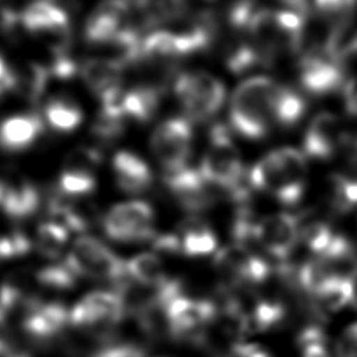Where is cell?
Wrapping results in <instances>:
<instances>
[{"mask_svg": "<svg viewBox=\"0 0 357 357\" xmlns=\"http://www.w3.org/2000/svg\"><path fill=\"white\" fill-rule=\"evenodd\" d=\"M305 155L291 146L278 148L261 158L247 174L250 187L271 194L283 205L297 204L305 191Z\"/></svg>", "mask_w": 357, "mask_h": 357, "instance_id": "cell-1", "label": "cell"}, {"mask_svg": "<svg viewBox=\"0 0 357 357\" xmlns=\"http://www.w3.org/2000/svg\"><path fill=\"white\" fill-rule=\"evenodd\" d=\"M198 170L213 188L225 191L236 205L250 202V184L244 181L245 169L226 124L216 123L211 127L209 145Z\"/></svg>", "mask_w": 357, "mask_h": 357, "instance_id": "cell-2", "label": "cell"}, {"mask_svg": "<svg viewBox=\"0 0 357 357\" xmlns=\"http://www.w3.org/2000/svg\"><path fill=\"white\" fill-rule=\"evenodd\" d=\"M276 84L265 75L244 79L236 86L229 105L231 128L244 138L261 139L269 131L271 99Z\"/></svg>", "mask_w": 357, "mask_h": 357, "instance_id": "cell-3", "label": "cell"}, {"mask_svg": "<svg viewBox=\"0 0 357 357\" xmlns=\"http://www.w3.org/2000/svg\"><path fill=\"white\" fill-rule=\"evenodd\" d=\"M64 261L78 276L110 282L114 289L130 280L126 262L92 236H79Z\"/></svg>", "mask_w": 357, "mask_h": 357, "instance_id": "cell-4", "label": "cell"}, {"mask_svg": "<svg viewBox=\"0 0 357 357\" xmlns=\"http://www.w3.org/2000/svg\"><path fill=\"white\" fill-rule=\"evenodd\" d=\"M173 89L187 117L201 123L212 119L226 99L223 82L206 71L181 73L174 79Z\"/></svg>", "mask_w": 357, "mask_h": 357, "instance_id": "cell-5", "label": "cell"}, {"mask_svg": "<svg viewBox=\"0 0 357 357\" xmlns=\"http://www.w3.org/2000/svg\"><path fill=\"white\" fill-rule=\"evenodd\" d=\"M155 212L145 201H127L112 206L102 219L105 234L117 243H141L156 236Z\"/></svg>", "mask_w": 357, "mask_h": 357, "instance_id": "cell-6", "label": "cell"}, {"mask_svg": "<svg viewBox=\"0 0 357 357\" xmlns=\"http://www.w3.org/2000/svg\"><path fill=\"white\" fill-rule=\"evenodd\" d=\"M149 145L163 172L187 166L192 149V127L190 120L184 117L163 120L153 130Z\"/></svg>", "mask_w": 357, "mask_h": 357, "instance_id": "cell-7", "label": "cell"}, {"mask_svg": "<svg viewBox=\"0 0 357 357\" xmlns=\"http://www.w3.org/2000/svg\"><path fill=\"white\" fill-rule=\"evenodd\" d=\"M126 314L127 305L119 290H96L70 310V325L85 331H106L116 326Z\"/></svg>", "mask_w": 357, "mask_h": 357, "instance_id": "cell-8", "label": "cell"}, {"mask_svg": "<svg viewBox=\"0 0 357 357\" xmlns=\"http://www.w3.org/2000/svg\"><path fill=\"white\" fill-rule=\"evenodd\" d=\"M343 66L324 46L307 50L298 60V81L301 88L315 96L329 95L343 88Z\"/></svg>", "mask_w": 357, "mask_h": 357, "instance_id": "cell-9", "label": "cell"}, {"mask_svg": "<svg viewBox=\"0 0 357 357\" xmlns=\"http://www.w3.org/2000/svg\"><path fill=\"white\" fill-rule=\"evenodd\" d=\"M163 183L177 204L188 212H204L216 202L213 187L202 177L198 169L188 165L163 172Z\"/></svg>", "mask_w": 357, "mask_h": 357, "instance_id": "cell-10", "label": "cell"}, {"mask_svg": "<svg viewBox=\"0 0 357 357\" xmlns=\"http://www.w3.org/2000/svg\"><path fill=\"white\" fill-rule=\"evenodd\" d=\"M255 237L257 244L269 255L284 261L293 252L297 241L300 240L298 218L286 212H276L264 216L257 222Z\"/></svg>", "mask_w": 357, "mask_h": 357, "instance_id": "cell-11", "label": "cell"}, {"mask_svg": "<svg viewBox=\"0 0 357 357\" xmlns=\"http://www.w3.org/2000/svg\"><path fill=\"white\" fill-rule=\"evenodd\" d=\"M70 325V310L60 301L28 300L24 305L21 326L35 340L57 337Z\"/></svg>", "mask_w": 357, "mask_h": 357, "instance_id": "cell-12", "label": "cell"}, {"mask_svg": "<svg viewBox=\"0 0 357 357\" xmlns=\"http://www.w3.org/2000/svg\"><path fill=\"white\" fill-rule=\"evenodd\" d=\"M126 0H102L84 24V39L91 46H106L126 26L131 10Z\"/></svg>", "mask_w": 357, "mask_h": 357, "instance_id": "cell-13", "label": "cell"}, {"mask_svg": "<svg viewBox=\"0 0 357 357\" xmlns=\"http://www.w3.org/2000/svg\"><path fill=\"white\" fill-rule=\"evenodd\" d=\"M343 137L339 119L329 112L312 117L303 137V153L312 159H331L339 149Z\"/></svg>", "mask_w": 357, "mask_h": 357, "instance_id": "cell-14", "label": "cell"}, {"mask_svg": "<svg viewBox=\"0 0 357 357\" xmlns=\"http://www.w3.org/2000/svg\"><path fill=\"white\" fill-rule=\"evenodd\" d=\"M40 205L33 183L18 174H0V211L11 219L32 216Z\"/></svg>", "mask_w": 357, "mask_h": 357, "instance_id": "cell-15", "label": "cell"}, {"mask_svg": "<svg viewBox=\"0 0 357 357\" xmlns=\"http://www.w3.org/2000/svg\"><path fill=\"white\" fill-rule=\"evenodd\" d=\"M45 130L42 117L35 113L14 114L0 121V149L8 153L32 146Z\"/></svg>", "mask_w": 357, "mask_h": 357, "instance_id": "cell-16", "label": "cell"}, {"mask_svg": "<svg viewBox=\"0 0 357 357\" xmlns=\"http://www.w3.org/2000/svg\"><path fill=\"white\" fill-rule=\"evenodd\" d=\"M113 176L117 187L128 194L146 191L153 181L148 163L130 151H119L112 160Z\"/></svg>", "mask_w": 357, "mask_h": 357, "instance_id": "cell-17", "label": "cell"}, {"mask_svg": "<svg viewBox=\"0 0 357 357\" xmlns=\"http://www.w3.org/2000/svg\"><path fill=\"white\" fill-rule=\"evenodd\" d=\"M166 85L156 82H142L124 91L123 116L135 123H148L159 109Z\"/></svg>", "mask_w": 357, "mask_h": 357, "instance_id": "cell-18", "label": "cell"}, {"mask_svg": "<svg viewBox=\"0 0 357 357\" xmlns=\"http://www.w3.org/2000/svg\"><path fill=\"white\" fill-rule=\"evenodd\" d=\"M124 67L112 57H91L79 64V77L98 98L121 85Z\"/></svg>", "mask_w": 357, "mask_h": 357, "instance_id": "cell-19", "label": "cell"}, {"mask_svg": "<svg viewBox=\"0 0 357 357\" xmlns=\"http://www.w3.org/2000/svg\"><path fill=\"white\" fill-rule=\"evenodd\" d=\"M184 54L191 56L211 47L218 36V22L211 11H198L177 31Z\"/></svg>", "mask_w": 357, "mask_h": 357, "instance_id": "cell-20", "label": "cell"}, {"mask_svg": "<svg viewBox=\"0 0 357 357\" xmlns=\"http://www.w3.org/2000/svg\"><path fill=\"white\" fill-rule=\"evenodd\" d=\"M307 105L300 92L287 85H278L271 99V117L280 127L290 128L300 123Z\"/></svg>", "mask_w": 357, "mask_h": 357, "instance_id": "cell-21", "label": "cell"}, {"mask_svg": "<svg viewBox=\"0 0 357 357\" xmlns=\"http://www.w3.org/2000/svg\"><path fill=\"white\" fill-rule=\"evenodd\" d=\"M181 238L183 254L187 257H204L216 250V237L211 227L199 218H188L181 222L177 233Z\"/></svg>", "mask_w": 357, "mask_h": 357, "instance_id": "cell-22", "label": "cell"}, {"mask_svg": "<svg viewBox=\"0 0 357 357\" xmlns=\"http://www.w3.org/2000/svg\"><path fill=\"white\" fill-rule=\"evenodd\" d=\"M188 0H135L134 7L145 28H159L180 20L187 10Z\"/></svg>", "mask_w": 357, "mask_h": 357, "instance_id": "cell-23", "label": "cell"}, {"mask_svg": "<svg viewBox=\"0 0 357 357\" xmlns=\"http://www.w3.org/2000/svg\"><path fill=\"white\" fill-rule=\"evenodd\" d=\"M45 120L57 132L74 131L82 121V110L78 103L67 96L50 98L45 105Z\"/></svg>", "mask_w": 357, "mask_h": 357, "instance_id": "cell-24", "label": "cell"}, {"mask_svg": "<svg viewBox=\"0 0 357 357\" xmlns=\"http://www.w3.org/2000/svg\"><path fill=\"white\" fill-rule=\"evenodd\" d=\"M328 199L336 213L357 206V167L351 173H335L328 180Z\"/></svg>", "mask_w": 357, "mask_h": 357, "instance_id": "cell-25", "label": "cell"}, {"mask_svg": "<svg viewBox=\"0 0 357 357\" xmlns=\"http://www.w3.org/2000/svg\"><path fill=\"white\" fill-rule=\"evenodd\" d=\"M128 278L144 287H158L166 279L165 268L159 257L151 252H141L126 262Z\"/></svg>", "mask_w": 357, "mask_h": 357, "instance_id": "cell-26", "label": "cell"}, {"mask_svg": "<svg viewBox=\"0 0 357 357\" xmlns=\"http://www.w3.org/2000/svg\"><path fill=\"white\" fill-rule=\"evenodd\" d=\"M17 73V92L29 103H38L50 81V74L45 64L26 63Z\"/></svg>", "mask_w": 357, "mask_h": 357, "instance_id": "cell-27", "label": "cell"}, {"mask_svg": "<svg viewBox=\"0 0 357 357\" xmlns=\"http://www.w3.org/2000/svg\"><path fill=\"white\" fill-rule=\"evenodd\" d=\"M233 39L227 43L223 52L226 68L233 74H243L255 66H259L258 56L248 40L247 33L233 32Z\"/></svg>", "mask_w": 357, "mask_h": 357, "instance_id": "cell-28", "label": "cell"}, {"mask_svg": "<svg viewBox=\"0 0 357 357\" xmlns=\"http://www.w3.org/2000/svg\"><path fill=\"white\" fill-rule=\"evenodd\" d=\"M68 236L70 231L60 223L53 220L43 222L36 229L35 245L43 257L56 259L63 254L68 243Z\"/></svg>", "mask_w": 357, "mask_h": 357, "instance_id": "cell-29", "label": "cell"}, {"mask_svg": "<svg viewBox=\"0 0 357 357\" xmlns=\"http://www.w3.org/2000/svg\"><path fill=\"white\" fill-rule=\"evenodd\" d=\"M337 272L321 258H314L304 262L297 269L298 287L314 297Z\"/></svg>", "mask_w": 357, "mask_h": 357, "instance_id": "cell-30", "label": "cell"}, {"mask_svg": "<svg viewBox=\"0 0 357 357\" xmlns=\"http://www.w3.org/2000/svg\"><path fill=\"white\" fill-rule=\"evenodd\" d=\"M312 303L317 310L322 311H337L350 303V291L347 276L336 273L314 297Z\"/></svg>", "mask_w": 357, "mask_h": 357, "instance_id": "cell-31", "label": "cell"}, {"mask_svg": "<svg viewBox=\"0 0 357 357\" xmlns=\"http://www.w3.org/2000/svg\"><path fill=\"white\" fill-rule=\"evenodd\" d=\"M96 187L95 173L63 167L57 180V194L66 198H81L93 192Z\"/></svg>", "mask_w": 357, "mask_h": 357, "instance_id": "cell-32", "label": "cell"}, {"mask_svg": "<svg viewBox=\"0 0 357 357\" xmlns=\"http://www.w3.org/2000/svg\"><path fill=\"white\" fill-rule=\"evenodd\" d=\"M78 278L79 276L71 269V266L66 261L53 262L40 268L36 272L38 283H40L46 289L56 291L73 289L77 284Z\"/></svg>", "mask_w": 357, "mask_h": 357, "instance_id": "cell-33", "label": "cell"}, {"mask_svg": "<svg viewBox=\"0 0 357 357\" xmlns=\"http://www.w3.org/2000/svg\"><path fill=\"white\" fill-rule=\"evenodd\" d=\"M286 315L284 305L280 301L259 300L248 314L250 331H268L279 325Z\"/></svg>", "mask_w": 357, "mask_h": 357, "instance_id": "cell-34", "label": "cell"}, {"mask_svg": "<svg viewBox=\"0 0 357 357\" xmlns=\"http://www.w3.org/2000/svg\"><path fill=\"white\" fill-rule=\"evenodd\" d=\"M300 223V220H298ZM337 233L322 220H310L300 226V240L318 257L325 254Z\"/></svg>", "mask_w": 357, "mask_h": 357, "instance_id": "cell-35", "label": "cell"}, {"mask_svg": "<svg viewBox=\"0 0 357 357\" xmlns=\"http://www.w3.org/2000/svg\"><path fill=\"white\" fill-rule=\"evenodd\" d=\"M315 13L331 22V26L353 21L357 0H312Z\"/></svg>", "mask_w": 357, "mask_h": 357, "instance_id": "cell-36", "label": "cell"}, {"mask_svg": "<svg viewBox=\"0 0 357 357\" xmlns=\"http://www.w3.org/2000/svg\"><path fill=\"white\" fill-rule=\"evenodd\" d=\"M126 123L127 120L121 116H114L99 110L91 132L99 142L110 144L124 134Z\"/></svg>", "mask_w": 357, "mask_h": 357, "instance_id": "cell-37", "label": "cell"}, {"mask_svg": "<svg viewBox=\"0 0 357 357\" xmlns=\"http://www.w3.org/2000/svg\"><path fill=\"white\" fill-rule=\"evenodd\" d=\"M102 156L103 155L98 148L78 146L67 155L63 167H70V169H77V170L95 173L96 167L102 162Z\"/></svg>", "mask_w": 357, "mask_h": 357, "instance_id": "cell-38", "label": "cell"}, {"mask_svg": "<svg viewBox=\"0 0 357 357\" xmlns=\"http://www.w3.org/2000/svg\"><path fill=\"white\" fill-rule=\"evenodd\" d=\"M32 244L21 231H11L0 236V259H13L24 257L29 252Z\"/></svg>", "mask_w": 357, "mask_h": 357, "instance_id": "cell-39", "label": "cell"}, {"mask_svg": "<svg viewBox=\"0 0 357 357\" xmlns=\"http://www.w3.org/2000/svg\"><path fill=\"white\" fill-rule=\"evenodd\" d=\"M91 357H146V350L135 343H110L95 350Z\"/></svg>", "mask_w": 357, "mask_h": 357, "instance_id": "cell-40", "label": "cell"}, {"mask_svg": "<svg viewBox=\"0 0 357 357\" xmlns=\"http://www.w3.org/2000/svg\"><path fill=\"white\" fill-rule=\"evenodd\" d=\"M21 28L20 13L8 1L0 0V36H13Z\"/></svg>", "mask_w": 357, "mask_h": 357, "instance_id": "cell-41", "label": "cell"}, {"mask_svg": "<svg viewBox=\"0 0 357 357\" xmlns=\"http://www.w3.org/2000/svg\"><path fill=\"white\" fill-rule=\"evenodd\" d=\"M152 247L155 251L162 254H170V255L183 254L181 238L178 234H174V233L156 234L152 238Z\"/></svg>", "mask_w": 357, "mask_h": 357, "instance_id": "cell-42", "label": "cell"}, {"mask_svg": "<svg viewBox=\"0 0 357 357\" xmlns=\"http://www.w3.org/2000/svg\"><path fill=\"white\" fill-rule=\"evenodd\" d=\"M336 357H357V322L342 333L336 346Z\"/></svg>", "mask_w": 357, "mask_h": 357, "instance_id": "cell-43", "label": "cell"}, {"mask_svg": "<svg viewBox=\"0 0 357 357\" xmlns=\"http://www.w3.org/2000/svg\"><path fill=\"white\" fill-rule=\"evenodd\" d=\"M11 92H17V73L0 53V99Z\"/></svg>", "mask_w": 357, "mask_h": 357, "instance_id": "cell-44", "label": "cell"}, {"mask_svg": "<svg viewBox=\"0 0 357 357\" xmlns=\"http://www.w3.org/2000/svg\"><path fill=\"white\" fill-rule=\"evenodd\" d=\"M343 105L350 116L357 117V75L343 84Z\"/></svg>", "mask_w": 357, "mask_h": 357, "instance_id": "cell-45", "label": "cell"}, {"mask_svg": "<svg viewBox=\"0 0 357 357\" xmlns=\"http://www.w3.org/2000/svg\"><path fill=\"white\" fill-rule=\"evenodd\" d=\"M11 344H13V340L10 337L7 315L0 311V357L6 354V351L11 347Z\"/></svg>", "mask_w": 357, "mask_h": 357, "instance_id": "cell-46", "label": "cell"}, {"mask_svg": "<svg viewBox=\"0 0 357 357\" xmlns=\"http://www.w3.org/2000/svg\"><path fill=\"white\" fill-rule=\"evenodd\" d=\"M303 357H329L325 343H312L303 347Z\"/></svg>", "mask_w": 357, "mask_h": 357, "instance_id": "cell-47", "label": "cell"}, {"mask_svg": "<svg viewBox=\"0 0 357 357\" xmlns=\"http://www.w3.org/2000/svg\"><path fill=\"white\" fill-rule=\"evenodd\" d=\"M347 282L350 291V304L357 310V266H354L347 275Z\"/></svg>", "mask_w": 357, "mask_h": 357, "instance_id": "cell-48", "label": "cell"}, {"mask_svg": "<svg viewBox=\"0 0 357 357\" xmlns=\"http://www.w3.org/2000/svg\"><path fill=\"white\" fill-rule=\"evenodd\" d=\"M3 357H29L26 351L21 350L20 347H15L11 344V347L6 351V354Z\"/></svg>", "mask_w": 357, "mask_h": 357, "instance_id": "cell-49", "label": "cell"}, {"mask_svg": "<svg viewBox=\"0 0 357 357\" xmlns=\"http://www.w3.org/2000/svg\"><path fill=\"white\" fill-rule=\"evenodd\" d=\"M251 357H269V354H268L266 351H264L262 349H259V347H258V349H257V351H255Z\"/></svg>", "mask_w": 357, "mask_h": 357, "instance_id": "cell-50", "label": "cell"}, {"mask_svg": "<svg viewBox=\"0 0 357 357\" xmlns=\"http://www.w3.org/2000/svg\"><path fill=\"white\" fill-rule=\"evenodd\" d=\"M126 1H128L131 6H134V1H135V0H126Z\"/></svg>", "mask_w": 357, "mask_h": 357, "instance_id": "cell-51", "label": "cell"}]
</instances>
